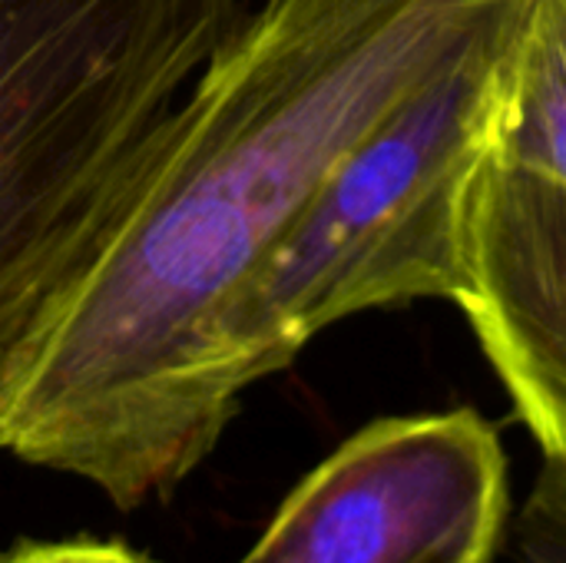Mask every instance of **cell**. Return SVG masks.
I'll return each instance as SVG.
<instances>
[{"mask_svg": "<svg viewBox=\"0 0 566 563\" xmlns=\"http://www.w3.org/2000/svg\"><path fill=\"white\" fill-rule=\"evenodd\" d=\"M527 0H265L176 106L86 269L0 368V448L119 511L172 494L239 405L219 329L335 166Z\"/></svg>", "mask_w": 566, "mask_h": 563, "instance_id": "obj_1", "label": "cell"}, {"mask_svg": "<svg viewBox=\"0 0 566 563\" xmlns=\"http://www.w3.org/2000/svg\"><path fill=\"white\" fill-rule=\"evenodd\" d=\"M242 0H0V368L86 269Z\"/></svg>", "mask_w": 566, "mask_h": 563, "instance_id": "obj_2", "label": "cell"}, {"mask_svg": "<svg viewBox=\"0 0 566 563\" xmlns=\"http://www.w3.org/2000/svg\"><path fill=\"white\" fill-rule=\"evenodd\" d=\"M517 23L405 96L262 262L216 345L219 385L235 405L358 312L421 299L458 305L471 202L494 156Z\"/></svg>", "mask_w": 566, "mask_h": 563, "instance_id": "obj_3", "label": "cell"}, {"mask_svg": "<svg viewBox=\"0 0 566 563\" xmlns=\"http://www.w3.org/2000/svg\"><path fill=\"white\" fill-rule=\"evenodd\" d=\"M507 458L474 411L365 425L282 501L239 563H494Z\"/></svg>", "mask_w": 566, "mask_h": 563, "instance_id": "obj_4", "label": "cell"}, {"mask_svg": "<svg viewBox=\"0 0 566 563\" xmlns=\"http://www.w3.org/2000/svg\"><path fill=\"white\" fill-rule=\"evenodd\" d=\"M468 315L544 458L566 461V186L491 156L468 222Z\"/></svg>", "mask_w": 566, "mask_h": 563, "instance_id": "obj_5", "label": "cell"}, {"mask_svg": "<svg viewBox=\"0 0 566 563\" xmlns=\"http://www.w3.org/2000/svg\"><path fill=\"white\" fill-rule=\"evenodd\" d=\"M494 156L566 186V0H527Z\"/></svg>", "mask_w": 566, "mask_h": 563, "instance_id": "obj_6", "label": "cell"}, {"mask_svg": "<svg viewBox=\"0 0 566 563\" xmlns=\"http://www.w3.org/2000/svg\"><path fill=\"white\" fill-rule=\"evenodd\" d=\"M511 554L517 563H566V461L544 458L517 511Z\"/></svg>", "mask_w": 566, "mask_h": 563, "instance_id": "obj_7", "label": "cell"}, {"mask_svg": "<svg viewBox=\"0 0 566 563\" xmlns=\"http://www.w3.org/2000/svg\"><path fill=\"white\" fill-rule=\"evenodd\" d=\"M0 563H153L126 544L106 541H60V544H23Z\"/></svg>", "mask_w": 566, "mask_h": 563, "instance_id": "obj_8", "label": "cell"}]
</instances>
